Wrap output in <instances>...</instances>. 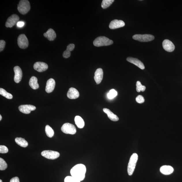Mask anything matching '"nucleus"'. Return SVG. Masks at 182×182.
Here are the masks:
<instances>
[{
  "label": "nucleus",
  "mask_w": 182,
  "mask_h": 182,
  "mask_svg": "<svg viewBox=\"0 0 182 182\" xmlns=\"http://www.w3.org/2000/svg\"><path fill=\"white\" fill-rule=\"evenodd\" d=\"M86 171L87 169L85 165L78 164L72 168L70 173L72 177L81 181L85 179Z\"/></svg>",
  "instance_id": "1"
},
{
  "label": "nucleus",
  "mask_w": 182,
  "mask_h": 182,
  "mask_svg": "<svg viewBox=\"0 0 182 182\" xmlns=\"http://www.w3.org/2000/svg\"><path fill=\"white\" fill-rule=\"evenodd\" d=\"M138 160V155L137 153H134L130 158L127 166V173L130 176L132 175L136 167Z\"/></svg>",
  "instance_id": "2"
},
{
  "label": "nucleus",
  "mask_w": 182,
  "mask_h": 182,
  "mask_svg": "<svg viewBox=\"0 0 182 182\" xmlns=\"http://www.w3.org/2000/svg\"><path fill=\"white\" fill-rule=\"evenodd\" d=\"M113 41L105 37L101 36L97 38L93 42L94 45L96 47H101L111 45Z\"/></svg>",
  "instance_id": "3"
},
{
  "label": "nucleus",
  "mask_w": 182,
  "mask_h": 182,
  "mask_svg": "<svg viewBox=\"0 0 182 182\" xmlns=\"http://www.w3.org/2000/svg\"><path fill=\"white\" fill-rule=\"evenodd\" d=\"M17 9L19 12L25 15L29 12L31 9V5L27 0H21L18 5Z\"/></svg>",
  "instance_id": "4"
},
{
  "label": "nucleus",
  "mask_w": 182,
  "mask_h": 182,
  "mask_svg": "<svg viewBox=\"0 0 182 182\" xmlns=\"http://www.w3.org/2000/svg\"><path fill=\"white\" fill-rule=\"evenodd\" d=\"M61 130L63 133L71 135L75 134L77 131L75 126L69 123L64 124L61 127Z\"/></svg>",
  "instance_id": "5"
},
{
  "label": "nucleus",
  "mask_w": 182,
  "mask_h": 182,
  "mask_svg": "<svg viewBox=\"0 0 182 182\" xmlns=\"http://www.w3.org/2000/svg\"><path fill=\"white\" fill-rule=\"evenodd\" d=\"M41 155L47 159L55 160L59 157L60 153L57 151L46 150L42 152Z\"/></svg>",
  "instance_id": "6"
},
{
  "label": "nucleus",
  "mask_w": 182,
  "mask_h": 182,
  "mask_svg": "<svg viewBox=\"0 0 182 182\" xmlns=\"http://www.w3.org/2000/svg\"><path fill=\"white\" fill-rule=\"evenodd\" d=\"M17 43L19 48L22 49L27 48L29 44L27 37L23 34L19 36L17 39Z\"/></svg>",
  "instance_id": "7"
},
{
  "label": "nucleus",
  "mask_w": 182,
  "mask_h": 182,
  "mask_svg": "<svg viewBox=\"0 0 182 182\" xmlns=\"http://www.w3.org/2000/svg\"><path fill=\"white\" fill-rule=\"evenodd\" d=\"M133 38L136 40L141 42H147L153 40L155 37L149 34L135 35L133 36Z\"/></svg>",
  "instance_id": "8"
},
{
  "label": "nucleus",
  "mask_w": 182,
  "mask_h": 182,
  "mask_svg": "<svg viewBox=\"0 0 182 182\" xmlns=\"http://www.w3.org/2000/svg\"><path fill=\"white\" fill-rule=\"evenodd\" d=\"M19 20L18 16L16 14H13L8 18L5 23V27L11 28L14 26Z\"/></svg>",
  "instance_id": "9"
},
{
  "label": "nucleus",
  "mask_w": 182,
  "mask_h": 182,
  "mask_svg": "<svg viewBox=\"0 0 182 182\" xmlns=\"http://www.w3.org/2000/svg\"><path fill=\"white\" fill-rule=\"evenodd\" d=\"M19 111L25 114H29L31 111H34L36 109V107L31 105H21L19 107Z\"/></svg>",
  "instance_id": "10"
},
{
  "label": "nucleus",
  "mask_w": 182,
  "mask_h": 182,
  "mask_svg": "<svg viewBox=\"0 0 182 182\" xmlns=\"http://www.w3.org/2000/svg\"><path fill=\"white\" fill-rule=\"evenodd\" d=\"M33 68L35 70L42 72L47 70L48 65L47 64L42 62H37L34 65Z\"/></svg>",
  "instance_id": "11"
},
{
  "label": "nucleus",
  "mask_w": 182,
  "mask_h": 182,
  "mask_svg": "<svg viewBox=\"0 0 182 182\" xmlns=\"http://www.w3.org/2000/svg\"><path fill=\"white\" fill-rule=\"evenodd\" d=\"M14 71L15 72V76L14 77V80L16 83H19L21 81L22 77V72L19 67L16 66L14 67Z\"/></svg>",
  "instance_id": "12"
},
{
  "label": "nucleus",
  "mask_w": 182,
  "mask_h": 182,
  "mask_svg": "<svg viewBox=\"0 0 182 182\" xmlns=\"http://www.w3.org/2000/svg\"><path fill=\"white\" fill-rule=\"evenodd\" d=\"M125 23L121 20H114L111 22L109 25L110 29H115L124 27Z\"/></svg>",
  "instance_id": "13"
},
{
  "label": "nucleus",
  "mask_w": 182,
  "mask_h": 182,
  "mask_svg": "<svg viewBox=\"0 0 182 182\" xmlns=\"http://www.w3.org/2000/svg\"><path fill=\"white\" fill-rule=\"evenodd\" d=\"M163 46L164 49L166 51L172 52L175 50V45L171 41L168 40H165L163 42Z\"/></svg>",
  "instance_id": "14"
},
{
  "label": "nucleus",
  "mask_w": 182,
  "mask_h": 182,
  "mask_svg": "<svg viewBox=\"0 0 182 182\" xmlns=\"http://www.w3.org/2000/svg\"><path fill=\"white\" fill-rule=\"evenodd\" d=\"M67 97L70 99H75L79 97V93L78 90L74 88H70L67 93Z\"/></svg>",
  "instance_id": "15"
},
{
  "label": "nucleus",
  "mask_w": 182,
  "mask_h": 182,
  "mask_svg": "<svg viewBox=\"0 0 182 182\" xmlns=\"http://www.w3.org/2000/svg\"><path fill=\"white\" fill-rule=\"evenodd\" d=\"M55 82L53 78L50 79L47 81L46 85L45 90L48 93L52 92L55 89Z\"/></svg>",
  "instance_id": "16"
},
{
  "label": "nucleus",
  "mask_w": 182,
  "mask_h": 182,
  "mask_svg": "<svg viewBox=\"0 0 182 182\" xmlns=\"http://www.w3.org/2000/svg\"><path fill=\"white\" fill-rule=\"evenodd\" d=\"M127 60L128 61L133 64L142 70L145 69V65L139 59L134 58L128 57L127 58Z\"/></svg>",
  "instance_id": "17"
},
{
  "label": "nucleus",
  "mask_w": 182,
  "mask_h": 182,
  "mask_svg": "<svg viewBox=\"0 0 182 182\" xmlns=\"http://www.w3.org/2000/svg\"><path fill=\"white\" fill-rule=\"evenodd\" d=\"M103 71L101 68L98 69L95 74L94 79L96 83L98 85L101 83L103 78Z\"/></svg>",
  "instance_id": "18"
},
{
  "label": "nucleus",
  "mask_w": 182,
  "mask_h": 182,
  "mask_svg": "<svg viewBox=\"0 0 182 182\" xmlns=\"http://www.w3.org/2000/svg\"><path fill=\"white\" fill-rule=\"evenodd\" d=\"M44 36L50 41H53L55 39L57 36L55 31L53 29H50L44 34Z\"/></svg>",
  "instance_id": "19"
},
{
  "label": "nucleus",
  "mask_w": 182,
  "mask_h": 182,
  "mask_svg": "<svg viewBox=\"0 0 182 182\" xmlns=\"http://www.w3.org/2000/svg\"><path fill=\"white\" fill-rule=\"evenodd\" d=\"M160 171L163 175H170L173 172L174 169L171 166L165 165L161 167Z\"/></svg>",
  "instance_id": "20"
},
{
  "label": "nucleus",
  "mask_w": 182,
  "mask_h": 182,
  "mask_svg": "<svg viewBox=\"0 0 182 182\" xmlns=\"http://www.w3.org/2000/svg\"><path fill=\"white\" fill-rule=\"evenodd\" d=\"M103 111L107 114L108 117L111 121H117L119 120V118L117 116L114 114L112 112L107 108H104Z\"/></svg>",
  "instance_id": "21"
},
{
  "label": "nucleus",
  "mask_w": 182,
  "mask_h": 182,
  "mask_svg": "<svg viewBox=\"0 0 182 182\" xmlns=\"http://www.w3.org/2000/svg\"><path fill=\"white\" fill-rule=\"evenodd\" d=\"M75 47V45L73 44H70L68 45L66 50L63 52V57L65 58H68L70 57L71 52L74 49Z\"/></svg>",
  "instance_id": "22"
},
{
  "label": "nucleus",
  "mask_w": 182,
  "mask_h": 182,
  "mask_svg": "<svg viewBox=\"0 0 182 182\" xmlns=\"http://www.w3.org/2000/svg\"><path fill=\"white\" fill-rule=\"evenodd\" d=\"M29 85L33 89H37L39 87V85L37 82V79L35 76H32L30 79L29 81Z\"/></svg>",
  "instance_id": "23"
},
{
  "label": "nucleus",
  "mask_w": 182,
  "mask_h": 182,
  "mask_svg": "<svg viewBox=\"0 0 182 182\" xmlns=\"http://www.w3.org/2000/svg\"><path fill=\"white\" fill-rule=\"evenodd\" d=\"M76 125L80 129H82L85 126V123L83 119L79 116H76L75 118Z\"/></svg>",
  "instance_id": "24"
},
{
  "label": "nucleus",
  "mask_w": 182,
  "mask_h": 182,
  "mask_svg": "<svg viewBox=\"0 0 182 182\" xmlns=\"http://www.w3.org/2000/svg\"><path fill=\"white\" fill-rule=\"evenodd\" d=\"M16 143L20 147H27L28 145L27 142L25 139L21 137L16 138L15 139Z\"/></svg>",
  "instance_id": "25"
},
{
  "label": "nucleus",
  "mask_w": 182,
  "mask_h": 182,
  "mask_svg": "<svg viewBox=\"0 0 182 182\" xmlns=\"http://www.w3.org/2000/svg\"><path fill=\"white\" fill-rule=\"evenodd\" d=\"M0 95L8 99H11L13 97L11 93L7 92L5 89H2V88L0 89Z\"/></svg>",
  "instance_id": "26"
},
{
  "label": "nucleus",
  "mask_w": 182,
  "mask_h": 182,
  "mask_svg": "<svg viewBox=\"0 0 182 182\" xmlns=\"http://www.w3.org/2000/svg\"><path fill=\"white\" fill-rule=\"evenodd\" d=\"M45 132L48 137L52 138L53 136L54 131L52 128L49 125H47L45 127Z\"/></svg>",
  "instance_id": "27"
},
{
  "label": "nucleus",
  "mask_w": 182,
  "mask_h": 182,
  "mask_svg": "<svg viewBox=\"0 0 182 182\" xmlns=\"http://www.w3.org/2000/svg\"><path fill=\"white\" fill-rule=\"evenodd\" d=\"M115 1L114 0H103L101 4L102 7L104 9L109 7Z\"/></svg>",
  "instance_id": "28"
},
{
  "label": "nucleus",
  "mask_w": 182,
  "mask_h": 182,
  "mask_svg": "<svg viewBox=\"0 0 182 182\" xmlns=\"http://www.w3.org/2000/svg\"><path fill=\"white\" fill-rule=\"evenodd\" d=\"M117 95V93L115 89H112L110 90L109 93H108L107 96L109 99H112L114 98Z\"/></svg>",
  "instance_id": "29"
},
{
  "label": "nucleus",
  "mask_w": 182,
  "mask_h": 182,
  "mask_svg": "<svg viewBox=\"0 0 182 182\" xmlns=\"http://www.w3.org/2000/svg\"><path fill=\"white\" fill-rule=\"evenodd\" d=\"M146 87L141 85V83L138 81L136 83V90L138 92H140L141 91L143 92L145 91Z\"/></svg>",
  "instance_id": "30"
},
{
  "label": "nucleus",
  "mask_w": 182,
  "mask_h": 182,
  "mask_svg": "<svg viewBox=\"0 0 182 182\" xmlns=\"http://www.w3.org/2000/svg\"><path fill=\"white\" fill-rule=\"evenodd\" d=\"M7 164L4 160L0 158V170H4L7 168Z\"/></svg>",
  "instance_id": "31"
},
{
  "label": "nucleus",
  "mask_w": 182,
  "mask_h": 182,
  "mask_svg": "<svg viewBox=\"0 0 182 182\" xmlns=\"http://www.w3.org/2000/svg\"><path fill=\"white\" fill-rule=\"evenodd\" d=\"M65 182H80L79 180L72 176H67L65 178Z\"/></svg>",
  "instance_id": "32"
},
{
  "label": "nucleus",
  "mask_w": 182,
  "mask_h": 182,
  "mask_svg": "<svg viewBox=\"0 0 182 182\" xmlns=\"http://www.w3.org/2000/svg\"><path fill=\"white\" fill-rule=\"evenodd\" d=\"M9 150L7 148L5 145L0 146V153H7Z\"/></svg>",
  "instance_id": "33"
},
{
  "label": "nucleus",
  "mask_w": 182,
  "mask_h": 182,
  "mask_svg": "<svg viewBox=\"0 0 182 182\" xmlns=\"http://www.w3.org/2000/svg\"><path fill=\"white\" fill-rule=\"evenodd\" d=\"M136 100L138 103L142 104L145 102V100L142 96L139 95L136 98Z\"/></svg>",
  "instance_id": "34"
},
{
  "label": "nucleus",
  "mask_w": 182,
  "mask_h": 182,
  "mask_svg": "<svg viewBox=\"0 0 182 182\" xmlns=\"http://www.w3.org/2000/svg\"><path fill=\"white\" fill-rule=\"evenodd\" d=\"M5 42L3 40L0 41V51H3L5 48Z\"/></svg>",
  "instance_id": "35"
},
{
  "label": "nucleus",
  "mask_w": 182,
  "mask_h": 182,
  "mask_svg": "<svg viewBox=\"0 0 182 182\" xmlns=\"http://www.w3.org/2000/svg\"><path fill=\"white\" fill-rule=\"evenodd\" d=\"M10 182H20L19 179L17 177H13L11 179Z\"/></svg>",
  "instance_id": "36"
},
{
  "label": "nucleus",
  "mask_w": 182,
  "mask_h": 182,
  "mask_svg": "<svg viewBox=\"0 0 182 182\" xmlns=\"http://www.w3.org/2000/svg\"><path fill=\"white\" fill-rule=\"evenodd\" d=\"M25 25V23L22 21H19L17 23V25L18 27H23V26Z\"/></svg>",
  "instance_id": "37"
},
{
  "label": "nucleus",
  "mask_w": 182,
  "mask_h": 182,
  "mask_svg": "<svg viewBox=\"0 0 182 182\" xmlns=\"http://www.w3.org/2000/svg\"><path fill=\"white\" fill-rule=\"evenodd\" d=\"M2 117L1 115H0V121H1L2 119Z\"/></svg>",
  "instance_id": "38"
},
{
  "label": "nucleus",
  "mask_w": 182,
  "mask_h": 182,
  "mask_svg": "<svg viewBox=\"0 0 182 182\" xmlns=\"http://www.w3.org/2000/svg\"><path fill=\"white\" fill-rule=\"evenodd\" d=\"M0 182H3L1 180H0Z\"/></svg>",
  "instance_id": "39"
}]
</instances>
